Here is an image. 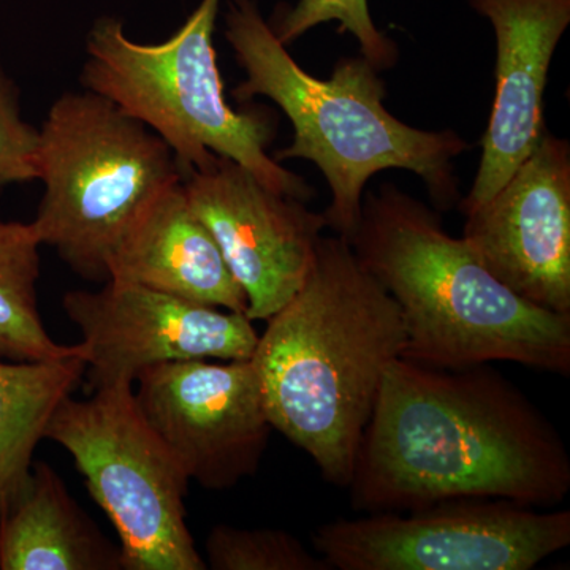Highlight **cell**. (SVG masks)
I'll use <instances>...</instances> for the list:
<instances>
[{"instance_id":"1","label":"cell","mask_w":570,"mask_h":570,"mask_svg":"<svg viewBox=\"0 0 570 570\" xmlns=\"http://www.w3.org/2000/svg\"><path fill=\"white\" fill-rule=\"evenodd\" d=\"M347 490L365 513L471 498L553 508L570 491V456L553 423L489 363L449 370L396 358Z\"/></svg>"},{"instance_id":"2","label":"cell","mask_w":570,"mask_h":570,"mask_svg":"<svg viewBox=\"0 0 570 570\" xmlns=\"http://www.w3.org/2000/svg\"><path fill=\"white\" fill-rule=\"evenodd\" d=\"M253 355L273 430L326 482L347 489L356 450L406 326L343 236H322L299 291L268 318Z\"/></svg>"},{"instance_id":"3","label":"cell","mask_w":570,"mask_h":570,"mask_svg":"<svg viewBox=\"0 0 570 570\" xmlns=\"http://www.w3.org/2000/svg\"><path fill=\"white\" fill-rule=\"evenodd\" d=\"M360 264L393 296L409 362L433 367L519 363L568 376L570 314L532 305L499 283L463 238L395 184L363 195L348 239Z\"/></svg>"},{"instance_id":"4","label":"cell","mask_w":570,"mask_h":570,"mask_svg":"<svg viewBox=\"0 0 570 570\" xmlns=\"http://www.w3.org/2000/svg\"><path fill=\"white\" fill-rule=\"evenodd\" d=\"M225 39L246 75L235 99L266 97L287 116L294 140L275 160L317 165L332 190V204L322 214L336 235L352 238L367 181L392 168L420 176L438 212L459 206L453 160L471 145L455 130H422L400 121L385 108L384 81L366 58H343L332 77H313L277 40L254 0L228 2Z\"/></svg>"},{"instance_id":"5","label":"cell","mask_w":570,"mask_h":570,"mask_svg":"<svg viewBox=\"0 0 570 570\" xmlns=\"http://www.w3.org/2000/svg\"><path fill=\"white\" fill-rule=\"evenodd\" d=\"M220 0H202L170 39L137 43L121 21L102 18L86 39L80 82L132 116L174 153L183 176L227 157L277 194L307 202L314 189L269 156L272 118L225 100L213 45Z\"/></svg>"},{"instance_id":"6","label":"cell","mask_w":570,"mask_h":570,"mask_svg":"<svg viewBox=\"0 0 570 570\" xmlns=\"http://www.w3.org/2000/svg\"><path fill=\"white\" fill-rule=\"evenodd\" d=\"M43 183L33 228L85 279L105 283L112 250L154 198L179 181L174 153L99 94L63 92L39 129Z\"/></svg>"},{"instance_id":"7","label":"cell","mask_w":570,"mask_h":570,"mask_svg":"<svg viewBox=\"0 0 570 570\" xmlns=\"http://www.w3.org/2000/svg\"><path fill=\"white\" fill-rule=\"evenodd\" d=\"M45 439L70 453L118 532L124 570H205L186 523L189 478L142 417L134 385L67 396Z\"/></svg>"},{"instance_id":"8","label":"cell","mask_w":570,"mask_h":570,"mask_svg":"<svg viewBox=\"0 0 570 570\" xmlns=\"http://www.w3.org/2000/svg\"><path fill=\"white\" fill-rule=\"evenodd\" d=\"M569 543L570 510L487 498L330 521L313 535L333 570H531Z\"/></svg>"},{"instance_id":"9","label":"cell","mask_w":570,"mask_h":570,"mask_svg":"<svg viewBox=\"0 0 570 570\" xmlns=\"http://www.w3.org/2000/svg\"><path fill=\"white\" fill-rule=\"evenodd\" d=\"M62 305L82 335L89 393L135 385L142 371L164 363L250 360L258 343L246 314L121 281L69 292Z\"/></svg>"},{"instance_id":"10","label":"cell","mask_w":570,"mask_h":570,"mask_svg":"<svg viewBox=\"0 0 570 570\" xmlns=\"http://www.w3.org/2000/svg\"><path fill=\"white\" fill-rule=\"evenodd\" d=\"M135 384L142 417L189 480L224 491L258 471L273 426L253 360L164 363Z\"/></svg>"},{"instance_id":"11","label":"cell","mask_w":570,"mask_h":570,"mask_svg":"<svg viewBox=\"0 0 570 570\" xmlns=\"http://www.w3.org/2000/svg\"><path fill=\"white\" fill-rule=\"evenodd\" d=\"M183 187L245 292L246 317L268 321L309 275L326 228L324 214L275 193L227 157L183 176Z\"/></svg>"},{"instance_id":"12","label":"cell","mask_w":570,"mask_h":570,"mask_svg":"<svg viewBox=\"0 0 570 570\" xmlns=\"http://www.w3.org/2000/svg\"><path fill=\"white\" fill-rule=\"evenodd\" d=\"M480 264L532 305L570 314V145L549 129L504 186L464 214Z\"/></svg>"},{"instance_id":"13","label":"cell","mask_w":570,"mask_h":570,"mask_svg":"<svg viewBox=\"0 0 570 570\" xmlns=\"http://www.w3.org/2000/svg\"><path fill=\"white\" fill-rule=\"evenodd\" d=\"M497 33V94L482 159L461 213L489 202L538 146L554 50L570 22V0H469Z\"/></svg>"},{"instance_id":"14","label":"cell","mask_w":570,"mask_h":570,"mask_svg":"<svg viewBox=\"0 0 570 570\" xmlns=\"http://www.w3.org/2000/svg\"><path fill=\"white\" fill-rule=\"evenodd\" d=\"M107 272L108 279L246 314L245 292L190 208L183 179L157 195L135 220L112 250Z\"/></svg>"},{"instance_id":"15","label":"cell","mask_w":570,"mask_h":570,"mask_svg":"<svg viewBox=\"0 0 570 570\" xmlns=\"http://www.w3.org/2000/svg\"><path fill=\"white\" fill-rule=\"evenodd\" d=\"M0 570H122L121 549L39 461L0 509Z\"/></svg>"},{"instance_id":"16","label":"cell","mask_w":570,"mask_h":570,"mask_svg":"<svg viewBox=\"0 0 570 570\" xmlns=\"http://www.w3.org/2000/svg\"><path fill=\"white\" fill-rule=\"evenodd\" d=\"M85 373L81 356L0 363V509L28 478L48 423Z\"/></svg>"},{"instance_id":"17","label":"cell","mask_w":570,"mask_h":570,"mask_svg":"<svg viewBox=\"0 0 570 570\" xmlns=\"http://www.w3.org/2000/svg\"><path fill=\"white\" fill-rule=\"evenodd\" d=\"M40 238L32 223L0 220V358L55 362L81 356V344L56 343L37 305Z\"/></svg>"},{"instance_id":"18","label":"cell","mask_w":570,"mask_h":570,"mask_svg":"<svg viewBox=\"0 0 570 570\" xmlns=\"http://www.w3.org/2000/svg\"><path fill=\"white\" fill-rule=\"evenodd\" d=\"M206 568L213 570H333L318 553L284 530H243L216 524L205 542Z\"/></svg>"},{"instance_id":"19","label":"cell","mask_w":570,"mask_h":570,"mask_svg":"<svg viewBox=\"0 0 570 570\" xmlns=\"http://www.w3.org/2000/svg\"><path fill=\"white\" fill-rule=\"evenodd\" d=\"M332 21L340 22V33L355 37L363 58L377 70L392 69L397 62L396 43L371 20L367 0H299L272 28L277 40L288 47L316 26Z\"/></svg>"},{"instance_id":"20","label":"cell","mask_w":570,"mask_h":570,"mask_svg":"<svg viewBox=\"0 0 570 570\" xmlns=\"http://www.w3.org/2000/svg\"><path fill=\"white\" fill-rule=\"evenodd\" d=\"M39 129L22 116L21 91L0 59V190L37 181Z\"/></svg>"}]
</instances>
